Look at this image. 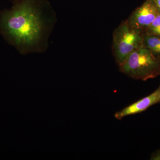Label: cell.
Listing matches in <instances>:
<instances>
[{"instance_id":"1","label":"cell","mask_w":160,"mask_h":160,"mask_svg":"<svg viewBox=\"0 0 160 160\" xmlns=\"http://www.w3.org/2000/svg\"><path fill=\"white\" fill-rule=\"evenodd\" d=\"M57 22L48 0H13L10 9H0V34L21 54L42 53Z\"/></svg>"},{"instance_id":"2","label":"cell","mask_w":160,"mask_h":160,"mask_svg":"<svg viewBox=\"0 0 160 160\" xmlns=\"http://www.w3.org/2000/svg\"><path fill=\"white\" fill-rule=\"evenodd\" d=\"M120 67L122 72L135 79L147 81L160 74V61L144 46L132 52Z\"/></svg>"},{"instance_id":"3","label":"cell","mask_w":160,"mask_h":160,"mask_svg":"<svg viewBox=\"0 0 160 160\" xmlns=\"http://www.w3.org/2000/svg\"><path fill=\"white\" fill-rule=\"evenodd\" d=\"M143 31L134 28L127 21L122 23L113 33V51L119 66L132 52L143 47Z\"/></svg>"},{"instance_id":"4","label":"cell","mask_w":160,"mask_h":160,"mask_svg":"<svg viewBox=\"0 0 160 160\" xmlns=\"http://www.w3.org/2000/svg\"><path fill=\"white\" fill-rule=\"evenodd\" d=\"M160 13V10L153 0H146L136 9L127 22L140 30H145Z\"/></svg>"},{"instance_id":"5","label":"cell","mask_w":160,"mask_h":160,"mask_svg":"<svg viewBox=\"0 0 160 160\" xmlns=\"http://www.w3.org/2000/svg\"><path fill=\"white\" fill-rule=\"evenodd\" d=\"M159 102L160 86L157 89L149 95L132 103L120 111L116 112L114 117L118 120H121L128 116L142 112L151 106Z\"/></svg>"},{"instance_id":"6","label":"cell","mask_w":160,"mask_h":160,"mask_svg":"<svg viewBox=\"0 0 160 160\" xmlns=\"http://www.w3.org/2000/svg\"><path fill=\"white\" fill-rule=\"evenodd\" d=\"M145 31L146 34L152 35L160 38V13Z\"/></svg>"},{"instance_id":"7","label":"cell","mask_w":160,"mask_h":160,"mask_svg":"<svg viewBox=\"0 0 160 160\" xmlns=\"http://www.w3.org/2000/svg\"><path fill=\"white\" fill-rule=\"evenodd\" d=\"M151 160H160V150L153 152L150 157Z\"/></svg>"},{"instance_id":"8","label":"cell","mask_w":160,"mask_h":160,"mask_svg":"<svg viewBox=\"0 0 160 160\" xmlns=\"http://www.w3.org/2000/svg\"><path fill=\"white\" fill-rule=\"evenodd\" d=\"M160 10V0H153Z\"/></svg>"}]
</instances>
